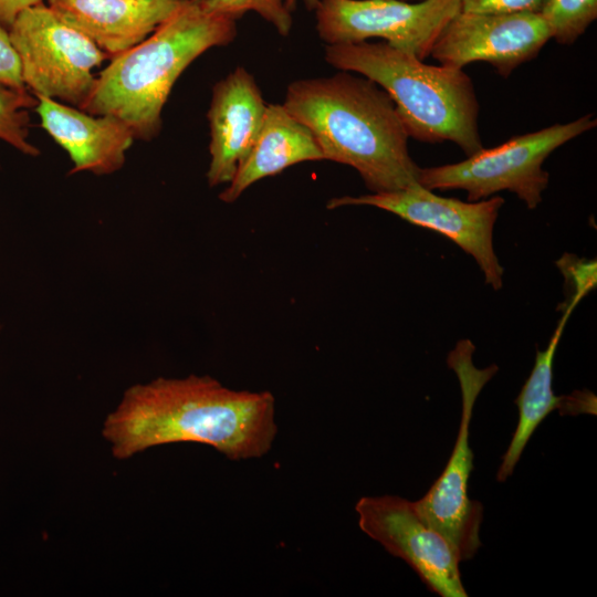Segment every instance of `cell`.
I'll return each instance as SVG.
<instances>
[{
	"label": "cell",
	"instance_id": "obj_22",
	"mask_svg": "<svg viewBox=\"0 0 597 597\" xmlns=\"http://www.w3.org/2000/svg\"><path fill=\"white\" fill-rule=\"evenodd\" d=\"M0 83L15 90H28L23 83L19 56L9 31L0 25Z\"/></svg>",
	"mask_w": 597,
	"mask_h": 597
},
{
	"label": "cell",
	"instance_id": "obj_1",
	"mask_svg": "<svg viewBox=\"0 0 597 597\" xmlns=\"http://www.w3.org/2000/svg\"><path fill=\"white\" fill-rule=\"evenodd\" d=\"M276 431L271 392L235 390L210 376L189 375L126 389L102 434L119 460L161 444L196 442L239 461L268 453Z\"/></svg>",
	"mask_w": 597,
	"mask_h": 597
},
{
	"label": "cell",
	"instance_id": "obj_14",
	"mask_svg": "<svg viewBox=\"0 0 597 597\" xmlns=\"http://www.w3.org/2000/svg\"><path fill=\"white\" fill-rule=\"evenodd\" d=\"M185 0H48L67 25L93 41L109 59L137 45Z\"/></svg>",
	"mask_w": 597,
	"mask_h": 597
},
{
	"label": "cell",
	"instance_id": "obj_10",
	"mask_svg": "<svg viewBox=\"0 0 597 597\" xmlns=\"http://www.w3.org/2000/svg\"><path fill=\"white\" fill-rule=\"evenodd\" d=\"M360 530L388 553L405 561L441 597H467L450 543L397 495L363 496L355 505Z\"/></svg>",
	"mask_w": 597,
	"mask_h": 597
},
{
	"label": "cell",
	"instance_id": "obj_12",
	"mask_svg": "<svg viewBox=\"0 0 597 597\" xmlns=\"http://www.w3.org/2000/svg\"><path fill=\"white\" fill-rule=\"evenodd\" d=\"M266 105L253 75L242 66L214 84L207 113L210 187L231 182L256 139Z\"/></svg>",
	"mask_w": 597,
	"mask_h": 597
},
{
	"label": "cell",
	"instance_id": "obj_17",
	"mask_svg": "<svg viewBox=\"0 0 597 597\" xmlns=\"http://www.w3.org/2000/svg\"><path fill=\"white\" fill-rule=\"evenodd\" d=\"M38 98L29 90H15L0 83V140L27 156H39L40 149L29 142V111Z\"/></svg>",
	"mask_w": 597,
	"mask_h": 597
},
{
	"label": "cell",
	"instance_id": "obj_5",
	"mask_svg": "<svg viewBox=\"0 0 597 597\" xmlns=\"http://www.w3.org/2000/svg\"><path fill=\"white\" fill-rule=\"evenodd\" d=\"M596 125V117L587 114L566 124H554L513 136L460 163L420 167L418 184L429 190H464L468 201H479L509 190L528 209H535L549 180V174L542 167L544 160L563 144L594 129Z\"/></svg>",
	"mask_w": 597,
	"mask_h": 597
},
{
	"label": "cell",
	"instance_id": "obj_20",
	"mask_svg": "<svg viewBox=\"0 0 597 597\" xmlns=\"http://www.w3.org/2000/svg\"><path fill=\"white\" fill-rule=\"evenodd\" d=\"M556 265L565 277L567 287L572 289L566 304H578L597 284L596 261L579 259L574 254L565 253Z\"/></svg>",
	"mask_w": 597,
	"mask_h": 597
},
{
	"label": "cell",
	"instance_id": "obj_9",
	"mask_svg": "<svg viewBox=\"0 0 597 597\" xmlns=\"http://www.w3.org/2000/svg\"><path fill=\"white\" fill-rule=\"evenodd\" d=\"M503 205L500 196L479 201L441 197L417 182L396 191L333 198L326 207L371 206L439 232L472 255L485 283L500 290L504 269L493 249V228Z\"/></svg>",
	"mask_w": 597,
	"mask_h": 597
},
{
	"label": "cell",
	"instance_id": "obj_19",
	"mask_svg": "<svg viewBox=\"0 0 597 597\" xmlns=\"http://www.w3.org/2000/svg\"><path fill=\"white\" fill-rule=\"evenodd\" d=\"M205 9L214 14L231 17L235 20L248 11H254L272 24L281 35H289L292 30V12L285 0H203Z\"/></svg>",
	"mask_w": 597,
	"mask_h": 597
},
{
	"label": "cell",
	"instance_id": "obj_4",
	"mask_svg": "<svg viewBox=\"0 0 597 597\" xmlns=\"http://www.w3.org/2000/svg\"><path fill=\"white\" fill-rule=\"evenodd\" d=\"M325 61L385 90L409 137L425 143L449 140L468 156L484 148L479 102L462 69L426 64L385 41L326 44Z\"/></svg>",
	"mask_w": 597,
	"mask_h": 597
},
{
	"label": "cell",
	"instance_id": "obj_3",
	"mask_svg": "<svg viewBox=\"0 0 597 597\" xmlns=\"http://www.w3.org/2000/svg\"><path fill=\"white\" fill-rule=\"evenodd\" d=\"M237 21L208 12L203 0H185L144 41L111 57L80 108L119 118L137 139H154L178 77L206 51L231 43L237 36Z\"/></svg>",
	"mask_w": 597,
	"mask_h": 597
},
{
	"label": "cell",
	"instance_id": "obj_16",
	"mask_svg": "<svg viewBox=\"0 0 597 597\" xmlns=\"http://www.w3.org/2000/svg\"><path fill=\"white\" fill-rule=\"evenodd\" d=\"M323 159L312 132L283 104H268L252 148L219 198L223 202H233L262 178L277 175L298 163Z\"/></svg>",
	"mask_w": 597,
	"mask_h": 597
},
{
	"label": "cell",
	"instance_id": "obj_8",
	"mask_svg": "<svg viewBox=\"0 0 597 597\" xmlns=\"http://www.w3.org/2000/svg\"><path fill=\"white\" fill-rule=\"evenodd\" d=\"M313 9L317 34L326 44L379 38L425 61L461 12V0H317Z\"/></svg>",
	"mask_w": 597,
	"mask_h": 597
},
{
	"label": "cell",
	"instance_id": "obj_18",
	"mask_svg": "<svg viewBox=\"0 0 597 597\" xmlns=\"http://www.w3.org/2000/svg\"><path fill=\"white\" fill-rule=\"evenodd\" d=\"M540 14L551 38L569 45L597 19V0H546Z\"/></svg>",
	"mask_w": 597,
	"mask_h": 597
},
{
	"label": "cell",
	"instance_id": "obj_24",
	"mask_svg": "<svg viewBox=\"0 0 597 597\" xmlns=\"http://www.w3.org/2000/svg\"><path fill=\"white\" fill-rule=\"evenodd\" d=\"M308 9H313L317 0H304ZM405 1H421V0H405ZM296 0H285L286 8L292 12L295 8Z\"/></svg>",
	"mask_w": 597,
	"mask_h": 597
},
{
	"label": "cell",
	"instance_id": "obj_6",
	"mask_svg": "<svg viewBox=\"0 0 597 597\" xmlns=\"http://www.w3.org/2000/svg\"><path fill=\"white\" fill-rule=\"evenodd\" d=\"M473 352L471 341L463 339L448 355L447 364L458 376L461 388L459 431L444 470L428 492L413 502L419 516L450 543L460 562L471 559L481 546L479 532L483 506L468 495L469 478L473 470L469 429L475 400L498 371L494 364L483 369L476 368L472 362Z\"/></svg>",
	"mask_w": 597,
	"mask_h": 597
},
{
	"label": "cell",
	"instance_id": "obj_13",
	"mask_svg": "<svg viewBox=\"0 0 597 597\" xmlns=\"http://www.w3.org/2000/svg\"><path fill=\"white\" fill-rule=\"evenodd\" d=\"M34 111L42 128L70 156V174L111 175L119 170L135 136L129 126L111 115H92L62 102L35 96Z\"/></svg>",
	"mask_w": 597,
	"mask_h": 597
},
{
	"label": "cell",
	"instance_id": "obj_21",
	"mask_svg": "<svg viewBox=\"0 0 597 597\" xmlns=\"http://www.w3.org/2000/svg\"><path fill=\"white\" fill-rule=\"evenodd\" d=\"M546 0H461L462 12L474 13H540Z\"/></svg>",
	"mask_w": 597,
	"mask_h": 597
},
{
	"label": "cell",
	"instance_id": "obj_7",
	"mask_svg": "<svg viewBox=\"0 0 597 597\" xmlns=\"http://www.w3.org/2000/svg\"><path fill=\"white\" fill-rule=\"evenodd\" d=\"M8 31L27 88L80 108L95 83L93 69L109 56L43 2L22 10Z\"/></svg>",
	"mask_w": 597,
	"mask_h": 597
},
{
	"label": "cell",
	"instance_id": "obj_15",
	"mask_svg": "<svg viewBox=\"0 0 597 597\" xmlns=\"http://www.w3.org/2000/svg\"><path fill=\"white\" fill-rule=\"evenodd\" d=\"M577 305L567 304L552 337L544 350H536L534 367L515 399L519 421L510 446L502 457L496 480L504 482L514 471L522 452L535 429L553 410L561 416L596 415V396L589 390H576L567 396H556L553 391V362L566 323Z\"/></svg>",
	"mask_w": 597,
	"mask_h": 597
},
{
	"label": "cell",
	"instance_id": "obj_2",
	"mask_svg": "<svg viewBox=\"0 0 597 597\" xmlns=\"http://www.w3.org/2000/svg\"><path fill=\"white\" fill-rule=\"evenodd\" d=\"M314 135L324 159L353 167L373 192L418 182L420 167L391 97L365 76L342 71L292 82L283 103Z\"/></svg>",
	"mask_w": 597,
	"mask_h": 597
},
{
	"label": "cell",
	"instance_id": "obj_23",
	"mask_svg": "<svg viewBox=\"0 0 597 597\" xmlns=\"http://www.w3.org/2000/svg\"><path fill=\"white\" fill-rule=\"evenodd\" d=\"M43 0H0V25L9 30L18 14Z\"/></svg>",
	"mask_w": 597,
	"mask_h": 597
},
{
	"label": "cell",
	"instance_id": "obj_11",
	"mask_svg": "<svg viewBox=\"0 0 597 597\" xmlns=\"http://www.w3.org/2000/svg\"><path fill=\"white\" fill-rule=\"evenodd\" d=\"M551 39L540 13L461 11L446 25L430 55L457 69L488 62L499 75L509 77L519 65L535 59Z\"/></svg>",
	"mask_w": 597,
	"mask_h": 597
}]
</instances>
